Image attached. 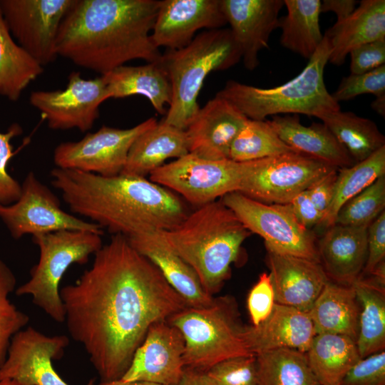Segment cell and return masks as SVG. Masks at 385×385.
<instances>
[{"label":"cell","instance_id":"obj_1","mask_svg":"<svg viewBox=\"0 0 385 385\" xmlns=\"http://www.w3.org/2000/svg\"><path fill=\"white\" fill-rule=\"evenodd\" d=\"M94 255L60 297L68 333L108 381L123 376L153 324L189 305L124 235H113Z\"/></svg>","mask_w":385,"mask_h":385},{"label":"cell","instance_id":"obj_2","mask_svg":"<svg viewBox=\"0 0 385 385\" xmlns=\"http://www.w3.org/2000/svg\"><path fill=\"white\" fill-rule=\"evenodd\" d=\"M158 6V0H75L60 25L56 53L101 76L134 59L159 62L150 34Z\"/></svg>","mask_w":385,"mask_h":385},{"label":"cell","instance_id":"obj_3","mask_svg":"<svg viewBox=\"0 0 385 385\" xmlns=\"http://www.w3.org/2000/svg\"><path fill=\"white\" fill-rule=\"evenodd\" d=\"M51 177L73 213L113 235L171 230L189 214L177 195L145 177H105L57 167Z\"/></svg>","mask_w":385,"mask_h":385},{"label":"cell","instance_id":"obj_4","mask_svg":"<svg viewBox=\"0 0 385 385\" xmlns=\"http://www.w3.org/2000/svg\"><path fill=\"white\" fill-rule=\"evenodd\" d=\"M162 232L211 296L228 278L231 265L251 234L221 199L197 207L177 227Z\"/></svg>","mask_w":385,"mask_h":385},{"label":"cell","instance_id":"obj_5","mask_svg":"<svg viewBox=\"0 0 385 385\" xmlns=\"http://www.w3.org/2000/svg\"><path fill=\"white\" fill-rule=\"evenodd\" d=\"M330 53V43L324 35L304 68L292 80L267 88L230 80L216 96L228 101L249 119L265 120L280 114H304L319 119L340 110L324 80Z\"/></svg>","mask_w":385,"mask_h":385},{"label":"cell","instance_id":"obj_6","mask_svg":"<svg viewBox=\"0 0 385 385\" xmlns=\"http://www.w3.org/2000/svg\"><path fill=\"white\" fill-rule=\"evenodd\" d=\"M241 58L230 29L205 31L185 47L162 54L160 62L172 88L171 103L163 121L185 130L200 108L197 98L208 74L228 69Z\"/></svg>","mask_w":385,"mask_h":385},{"label":"cell","instance_id":"obj_7","mask_svg":"<svg viewBox=\"0 0 385 385\" xmlns=\"http://www.w3.org/2000/svg\"><path fill=\"white\" fill-rule=\"evenodd\" d=\"M167 322L184 339V367L201 373L229 358L253 355L245 339V327L232 297L213 298L206 307H187Z\"/></svg>","mask_w":385,"mask_h":385},{"label":"cell","instance_id":"obj_8","mask_svg":"<svg viewBox=\"0 0 385 385\" xmlns=\"http://www.w3.org/2000/svg\"><path fill=\"white\" fill-rule=\"evenodd\" d=\"M38 247V263L29 279L16 289L18 296L30 295L32 302L57 322L65 320L59 284L73 264H86L103 246L101 235L86 230H62L32 236Z\"/></svg>","mask_w":385,"mask_h":385},{"label":"cell","instance_id":"obj_9","mask_svg":"<svg viewBox=\"0 0 385 385\" xmlns=\"http://www.w3.org/2000/svg\"><path fill=\"white\" fill-rule=\"evenodd\" d=\"M241 163L238 192L266 204H287L338 168L296 151Z\"/></svg>","mask_w":385,"mask_h":385},{"label":"cell","instance_id":"obj_10","mask_svg":"<svg viewBox=\"0 0 385 385\" xmlns=\"http://www.w3.org/2000/svg\"><path fill=\"white\" fill-rule=\"evenodd\" d=\"M221 200L251 233L264 239L267 250L319 262L315 234L297 220L289 203L266 204L238 192Z\"/></svg>","mask_w":385,"mask_h":385},{"label":"cell","instance_id":"obj_11","mask_svg":"<svg viewBox=\"0 0 385 385\" xmlns=\"http://www.w3.org/2000/svg\"><path fill=\"white\" fill-rule=\"evenodd\" d=\"M241 178L240 163L206 160L190 153L150 174L152 182L176 192L197 207L238 192Z\"/></svg>","mask_w":385,"mask_h":385},{"label":"cell","instance_id":"obj_12","mask_svg":"<svg viewBox=\"0 0 385 385\" xmlns=\"http://www.w3.org/2000/svg\"><path fill=\"white\" fill-rule=\"evenodd\" d=\"M0 218L14 239L62 230L103 234L98 225L64 211L58 197L33 172L24 178L19 199L11 205H0Z\"/></svg>","mask_w":385,"mask_h":385},{"label":"cell","instance_id":"obj_13","mask_svg":"<svg viewBox=\"0 0 385 385\" xmlns=\"http://www.w3.org/2000/svg\"><path fill=\"white\" fill-rule=\"evenodd\" d=\"M150 118L134 127L120 129L103 125L78 141L60 143L53 151L57 168L77 170L105 177L120 174L135 140L157 123Z\"/></svg>","mask_w":385,"mask_h":385},{"label":"cell","instance_id":"obj_14","mask_svg":"<svg viewBox=\"0 0 385 385\" xmlns=\"http://www.w3.org/2000/svg\"><path fill=\"white\" fill-rule=\"evenodd\" d=\"M74 2L75 0H0V11L16 42L43 66L58 57V32Z\"/></svg>","mask_w":385,"mask_h":385},{"label":"cell","instance_id":"obj_15","mask_svg":"<svg viewBox=\"0 0 385 385\" xmlns=\"http://www.w3.org/2000/svg\"><path fill=\"white\" fill-rule=\"evenodd\" d=\"M109 99L106 85L101 76L86 80L80 73L68 76L66 87L53 91L31 93L29 101L38 109L53 130H90L99 116L100 105Z\"/></svg>","mask_w":385,"mask_h":385},{"label":"cell","instance_id":"obj_16","mask_svg":"<svg viewBox=\"0 0 385 385\" xmlns=\"http://www.w3.org/2000/svg\"><path fill=\"white\" fill-rule=\"evenodd\" d=\"M68 344L65 335L47 336L32 327L21 329L11 340L0 366V380H14L20 385H68L52 364ZM86 385H95L94 380Z\"/></svg>","mask_w":385,"mask_h":385},{"label":"cell","instance_id":"obj_17","mask_svg":"<svg viewBox=\"0 0 385 385\" xmlns=\"http://www.w3.org/2000/svg\"><path fill=\"white\" fill-rule=\"evenodd\" d=\"M183 335L167 321L153 324L121 379L178 385L183 372Z\"/></svg>","mask_w":385,"mask_h":385},{"label":"cell","instance_id":"obj_18","mask_svg":"<svg viewBox=\"0 0 385 385\" xmlns=\"http://www.w3.org/2000/svg\"><path fill=\"white\" fill-rule=\"evenodd\" d=\"M227 24L220 0L159 1L151 38L157 48L178 50L188 46L202 29Z\"/></svg>","mask_w":385,"mask_h":385},{"label":"cell","instance_id":"obj_19","mask_svg":"<svg viewBox=\"0 0 385 385\" xmlns=\"http://www.w3.org/2000/svg\"><path fill=\"white\" fill-rule=\"evenodd\" d=\"M220 6L245 67L255 70L260 51L269 48L270 35L278 28L284 0H220Z\"/></svg>","mask_w":385,"mask_h":385},{"label":"cell","instance_id":"obj_20","mask_svg":"<svg viewBox=\"0 0 385 385\" xmlns=\"http://www.w3.org/2000/svg\"><path fill=\"white\" fill-rule=\"evenodd\" d=\"M247 119L228 101L215 96L185 130L188 153L210 160L229 159L232 143Z\"/></svg>","mask_w":385,"mask_h":385},{"label":"cell","instance_id":"obj_21","mask_svg":"<svg viewBox=\"0 0 385 385\" xmlns=\"http://www.w3.org/2000/svg\"><path fill=\"white\" fill-rule=\"evenodd\" d=\"M275 303L308 312L329 280L319 262L267 250Z\"/></svg>","mask_w":385,"mask_h":385},{"label":"cell","instance_id":"obj_22","mask_svg":"<svg viewBox=\"0 0 385 385\" xmlns=\"http://www.w3.org/2000/svg\"><path fill=\"white\" fill-rule=\"evenodd\" d=\"M368 227L334 224L325 230L317 247L329 280L350 286L359 278L367 258Z\"/></svg>","mask_w":385,"mask_h":385},{"label":"cell","instance_id":"obj_23","mask_svg":"<svg viewBox=\"0 0 385 385\" xmlns=\"http://www.w3.org/2000/svg\"><path fill=\"white\" fill-rule=\"evenodd\" d=\"M315 335L307 312L277 303L265 321L257 326L245 327L246 343L255 356L282 348L306 353Z\"/></svg>","mask_w":385,"mask_h":385},{"label":"cell","instance_id":"obj_24","mask_svg":"<svg viewBox=\"0 0 385 385\" xmlns=\"http://www.w3.org/2000/svg\"><path fill=\"white\" fill-rule=\"evenodd\" d=\"M130 245L160 272L190 307L210 304L214 297L205 292L195 271L168 245L162 231L127 237Z\"/></svg>","mask_w":385,"mask_h":385},{"label":"cell","instance_id":"obj_25","mask_svg":"<svg viewBox=\"0 0 385 385\" xmlns=\"http://www.w3.org/2000/svg\"><path fill=\"white\" fill-rule=\"evenodd\" d=\"M267 122L279 138L296 152L338 169L356 163L323 123L305 126L297 114L274 115Z\"/></svg>","mask_w":385,"mask_h":385},{"label":"cell","instance_id":"obj_26","mask_svg":"<svg viewBox=\"0 0 385 385\" xmlns=\"http://www.w3.org/2000/svg\"><path fill=\"white\" fill-rule=\"evenodd\" d=\"M187 154L185 131L162 120L135 140L120 174L145 178L168 159H178Z\"/></svg>","mask_w":385,"mask_h":385},{"label":"cell","instance_id":"obj_27","mask_svg":"<svg viewBox=\"0 0 385 385\" xmlns=\"http://www.w3.org/2000/svg\"><path fill=\"white\" fill-rule=\"evenodd\" d=\"M324 36L331 45L329 62L342 65L354 48L385 38V1H361L348 18L336 22Z\"/></svg>","mask_w":385,"mask_h":385},{"label":"cell","instance_id":"obj_28","mask_svg":"<svg viewBox=\"0 0 385 385\" xmlns=\"http://www.w3.org/2000/svg\"><path fill=\"white\" fill-rule=\"evenodd\" d=\"M101 76L109 98L143 96L158 113L166 115V106L172 100V88L160 61L135 66L123 65Z\"/></svg>","mask_w":385,"mask_h":385},{"label":"cell","instance_id":"obj_29","mask_svg":"<svg viewBox=\"0 0 385 385\" xmlns=\"http://www.w3.org/2000/svg\"><path fill=\"white\" fill-rule=\"evenodd\" d=\"M307 313L316 334H342L356 342L359 304L351 285L329 280Z\"/></svg>","mask_w":385,"mask_h":385},{"label":"cell","instance_id":"obj_30","mask_svg":"<svg viewBox=\"0 0 385 385\" xmlns=\"http://www.w3.org/2000/svg\"><path fill=\"white\" fill-rule=\"evenodd\" d=\"M318 385H340L360 359L356 342L342 334H318L305 353Z\"/></svg>","mask_w":385,"mask_h":385},{"label":"cell","instance_id":"obj_31","mask_svg":"<svg viewBox=\"0 0 385 385\" xmlns=\"http://www.w3.org/2000/svg\"><path fill=\"white\" fill-rule=\"evenodd\" d=\"M287 13L279 19L280 44L301 56L311 58L324 38L319 16L320 0H284Z\"/></svg>","mask_w":385,"mask_h":385},{"label":"cell","instance_id":"obj_32","mask_svg":"<svg viewBox=\"0 0 385 385\" xmlns=\"http://www.w3.org/2000/svg\"><path fill=\"white\" fill-rule=\"evenodd\" d=\"M353 287L359 304L356 346L361 358L384 350L385 287L360 277Z\"/></svg>","mask_w":385,"mask_h":385},{"label":"cell","instance_id":"obj_33","mask_svg":"<svg viewBox=\"0 0 385 385\" xmlns=\"http://www.w3.org/2000/svg\"><path fill=\"white\" fill-rule=\"evenodd\" d=\"M43 68L12 37L0 11V95L17 101Z\"/></svg>","mask_w":385,"mask_h":385},{"label":"cell","instance_id":"obj_34","mask_svg":"<svg viewBox=\"0 0 385 385\" xmlns=\"http://www.w3.org/2000/svg\"><path fill=\"white\" fill-rule=\"evenodd\" d=\"M344 147L355 163L364 160L383 146L385 137L371 120L341 109L319 118Z\"/></svg>","mask_w":385,"mask_h":385},{"label":"cell","instance_id":"obj_35","mask_svg":"<svg viewBox=\"0 0 385 385\" xmlns=\"http://www.w3.org/2000/svg\"><path fill=\"white\" fill-rule=\"evenodd\" d=\"M383 175H385V146L364 160L338 169L330 205L317 227L326 230L334 225L340 208Z\"/></svg>","mask_w":385,"mask_h":385},{"label":"cell","instance_id":"obj_36","mask_svg":"<svg viewBox=\"0 0 385 385\" xmlns=\"http://www.w3.org/2000/svg\"><path fill=\"white\" fill-rule=\"evenodd\" d=\"M258 385H318L306 354L277 349L256 355Z\"/></svg>","mask_w":385,"mask_h":385},{"label":"cell","instance_id":"obj_37","mask_svg":"<svg viewBox=\"0 0 385 385\" xmlns=\"http://www.w3.org/2000/svg\"><path fill=\"white\" fill-rule=\"evenodd\" d=\"M294 151L286 145L267 120L247 119L233 140L229 159L248 162Z\"/></svg>","mask_w":385,"mask_h":385},{"label":"cell","instance_id":"obj_38","mask_svg":"<svg viewBox=\"0 0 385 385\" xmlns=\"http://www.w3.org/2000/svg\"><path fill=\"white\" fill-rule=\"evenodd\" d=\"M384 209L385 175H383L340 208L334 224L369 226Z\"/></svg>","mask_w":385,"mask_h":385},{"label":"cell","instance_id":"obj_39","mask_svg":"<svg viewBox=\"0 0 385 385\" xmlns=\"http://www.w3.org/2000/svg\"><path fill=\"white\" fill-rule=\"evenodd\" d=\"M16 279L0 260V366L4 362L12 337L29 323V316L16 309L8 296L14 290Z\"/></svg>","mask_w":385,"mask_h":385},{"label":"cell","instance_id":"obj_40","mask_svg":"<svg viewBox=\"0 0 385 385\" xmlns=\"http://www.w3.org/2000/svg\"><path fill=\"white\" fill-rule=\"evenodd\" d=\"M205 385H258L256 356L221 361L202 373Z\"/></svg>","mask_w":385,"mask_h":385},{"label":"cell","instance_id":"obj_41","mask_svg":"<svg viewBox=\"0 0 385 385\" xmlns=\"http://www.w3.org/2000/svg\"><path fill=\"white\" fill-rule=\"evenodd\" d=\"M363 94L385 96V65L367 73H351L342 78L336 91L331 93L338 103Z\"/></svg>","mask_w":385,"mask_h":385},{"label":"cell","instance_id":"obj_42","mask_svg":"<svg viewBox=\"0 0 385 385\" xmlns=\"http://www.w3.org/2000/svg\"><path fill=\"white\" fill-rule=\"evenodd\" d=\"M22 133L17 123L12 124L5 133L0 131V205H9L20 197L21 185L7 172V165L14 155L11 140Z\"/></svg>","mask_w":385,"mask_h":385},{"label":"cell","instance_id":"obj_43","mask_svg":"<svg viewBox=\"0 0 385 385\" xmlns=\"http://www.w3.org/2000/svg\"><path fill=\"white\" fill-rule=\"evenodd\" d=\"M340 385H385V351L360 359L345 374Z\"/></svg>","mask_w":385,"mask_h":385},{"label":"cell","instance_id":"obj_44","mask_svg":"<svg viewBox=\"0 0 385 385\" xmlns=\"http://www.w3.org/2000/svg\"><path fill=\"white\" fill-rule=\"evenodd\" d=\"M274 304V292L270 276L263 272L250 289L247 299L252 326H257L265 321L271 314Z\"/></svg>","mask_w":385,"mask_h":385},{"label":"cell","instance_id":"obj_45","mask_svg":"<svg viewBox=\"0 0 385 385\" xmlns=\"http://www.w3.org/2000/svg\"><path fill=\"white\" fill-rule=\"evenodd\" d=\"M351 74H361L373 71L385 63V38L361 44L349 53Z\"/></svg>","mask_w":385,"mask_h":385},{"label":"cell","instance_id":"obj_46","mask_svg":"<svg viewBox=\"0 0 385 385\" xmlns=\"http://www.w3.org/2000/svg\"><path fill=\"white\" fill-rule=\"evenodd\" d=\"M385 259V210L368 227L367 258L360 277L369 274Z\"/></svg>","mask_w":385,"mask_h":385},{"label":"cell","instance_id":"obj_47","mask_svg":"<svg viewBox=\"0 0 385 385\" xmlns=\"http://www.w3.org/2000/svg\"><path fill=\"white\" fill-rule=\"evenodd\" d=\"M289 204L297 220L304 227L310 230L321 222L322 215L312 202L307 190L297 194Z\"/></svg>","mask_w":385,"mask_h":385},{"label":"cell","instance_id":"obj_48","mask_svg":"<svg viewBox=\"0 0 385 385\" xmlns=\"http://www.w3.org/2000/svg\"><path fill=\"white\" fill-rule=\"evenodd\" d=\"M337 170L338 169L334 170L327 174L307 190L322 218L327 213L333 197Z\"/></svg>","mask_w":385,"mask_h":385},{"label":"cell","instance_id":"obj_49","mask_svg":"<svg viewBox=\"0 0 385 385\" xmlns=\"http://www.w3.org/2000/svg\"><path fill=\"white\" fill-rule=\"evenodd\" d=\"M357 1L354 0H324L321 1L322 12L332 11L337 16V21L341 22L348 18L356 9Z\"/></svg>","mask_w":385,"mask_h":385},{"label":"cell","instance_id":"obj_50","mask_svg":"<svg viewBox=\"0 0 385 385\" xmlns=\"http://www.w3.org/2000/svg\"><path fill=\"white\" fill-rule=\"evenodd\" d=\"M178 385H205L202 373L192 369L184 367Z\"/></svg>","mask_w":385,"mask_h":385},{"label":"cell","instance_id":"obj_51","mask_svg":"<svg viewBox=\"0 0 385 385\" xmlns=\"http://www.w3.org/2000/svg\"><path fill=\"white\" fill-rule=\"evenodd\" d=\"M371 108L383 118L385 117V96L376 97L371 103Z\"/></svg>","mask_w":385,"mask_h":385},{"label":"cell","instance_id":"obj_52","mask_svg":"<svg viewBox=\"0 0 385 385\" xmlns=\"http://www.w3.org/2000/svg\"><path fill=\"white\" fill-rule=\"evenodd\" d=\"M98 385H159L148 382L143 381H125L121 379L108 381H101Z\"/></svg>","mask_w":385,"mask_h":385},{"label":"cell","instance_id":"obj_53","mask_svg":"<svg viewBox=\"0 0 385 385\" xmlns=\"http://www.w3.org/2000/svg\"><path fill=\"white\" fill-rule=\"evenodd\" d=\"M0 385H20L14 380L11 379H2L0 380Z\"/></svg>","mask_w":385,"mask_h":385}]
</instances>
